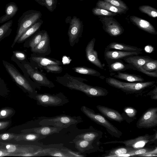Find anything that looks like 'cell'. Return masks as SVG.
Wrapping results in <instances>:
<instances>
[{"mask_svg":"<svg viewBox=\"0 0 157 157\" xmlns=\"http://www.w3.org/2000/svg\"><path fill=\"white\" fill-rule=\"evenodd\" d=\"M56 78V81L62 85L71 90L81 91L90 97L105 96L108 94V91L104 88L89 85L82 81L84 79L74 77L67 73Z\"/></svg>","mask_w":157,"mask_h":157,"instance_id":"6da1fadb","label":"cell"},{"mask_svg":"<svg viewBox=\"0 0 157 157\" xmlns=\"http://www.w3.org/2000/svg\"><path fill=\"white\" fill-rule=\"evenodd\" d=\"M0 149L10 155L26 156H45L48 151L47 148L1 142H0Z\"/></svg>","mask_w":157,"mask_h":157,"instance_id":"7a4b0ae2","label":"cell"},{"mask_svg":"<svg viewBox=\"0 0 157 157\" xmlns=\"http://www.w3.org/2000/svg\"><path fill=\"white\" fill-rule=\"evenodd\" d=\"M105 82L109 86L128 94L140 93L146 89L153 86L155 83L153 81L126 82L112 77L106 78Z\"/></svg>","mask_w":157,"mask_h":157,"instance_id":"3957f363","label":"cell"},{"mask_svg":"<svg viewBox=\"0 0 157 157\" xmlns=\"http://www.w3.org/2000/svg\"><path fill=\"white\" fill-rule=\"evenodd\" d=\"M80 109L86 116L91 120L104 127L108 133L113 136L120 138L122 136V132L102 115L95 113L94 110L85 105L82 106Z\"/></svg>","mask_w":157,"mask_h":157,"instance_id":"277c9868","label":"cell"},{"mask_svg":"<svg viewBox=\"0 0 157 157\" xmlns=\"http://www.w3.org/2000/svg\"><path fill=\"white\" fill-rule=\"evenodd\" d=\"M39 124L41 126H49L66 128L71 125L76 124L83 121L81 117L78 116H71L61 115L52 117H42L40 118Z\"/></svg>","mask_w":157,"mask_h":157,"instance_id":"5b68a950","label":"cell"},{"mask_svg":"<svg viewBox=\"0 0 157 157\" xmlns=\"http://www.w3.org/2000/svg\"><path fill=\"white\" fill-rule=\"evenodd\" d=\"M40 13L38 11L29 10L23 13L18 22L17 34L12 45L13 47L22 35L39 18Z\"/></svg>","mask_w":157,"mask_h":157,"instance_id":"8992f818","label":"cell"},{"mask_svg":"<svg viewBox=\"0 0 157 157\" xmlns=\"http://www.w3.org/2000/svg\"><path fill=\"white\" fill-rule=\"evenodd\" d=\"M156 132L152 135L146 134L144 135L139 136L136 138L124 140H115L105 142L104 144H124L127 147L136 149L142 148L147 145L154 143L157 139Z\"/></svg>","mask_w":157,"mask_h":157,"instance_id":"52a82bcc","label":"cell"},{"mask_svg":"<svg viewBox=\"0 0 157 157\" xmlns=\"http://www.w3.org/2000/svg\"><path fill=\"white\" fill-rule=\"evenodd\" d=\"M35 99L38 105L45 107L63 106L69 102V100L61 93L56 95L37 94L35 95Z\"/></svg>","mask_w":157,"mask_h":157,"instance_id":"ba28073f","label":"cell"},{"mask_svg":"<svg viewBox=\"0 0 157 157\" xmlns=\"http://www.w3.org/2000/svg\"><path fill=\"white\" fill-rule=\"evenodd\" d=\"M157 126V107L146 110L139 118L136 124L138 128H150Z\"/></svg>","mask_w":157,"mask_h":157,"instance_id":"9c48e42d","label":"cell"},{"mask_svg":"<svg viewBox=\"0 0 157 157\" xmlns=\"http://www.w3.org/2000/svg\"><path fill=\"white\" fill-rule=\"evenodd\" d=\"M102 24L104 31L112 36L116 37L121 35L124 31L123 27L117 21L110 17H98Z\"/></svg>","mask_w":157,"mask_h":157,"instance_id":"30bf717a","label":"cell"},{"mask_svg":"<svg viewBox=\"0 0 157 157\" xmlns=\"http://www.w3.org/2000/svg\"><path fill=\"white\" fill-rule=\"evenodd\" d=\"M4 65L8 72L13 79L19 85L30 93L33 92V89L27 80L17 71L10 64L5 61Z\"/></svg>","mask_w":157,"mask_h":157,"instance_id":"8fae6325","label":"cell"},{"mask_svg":"<svg viewBox=\"0 0 157 157\" xmlns=\"http://www.w3.org/2000/svg\"><path fill=\"white\" fill-rule=\"evenodd\" d=\"M103 133L90 126L86 132L77 136L75 138L83 139L99 146L100 140L103 137Z\"/></svg>","mask_w":157,"mask_h":157,"instance_id":"7c38bea8","label":"cell"},{"mask_svg":"<svg viewBox=\"0 0 157 157\" xmlns=\"http://www.w3.org/2000/svg\"><path fill=\"white\" fill-rule=\"evenodd\" d=\"M82 27L81 23L79 19L74 17L70 22L68 33L69 41L71 46H73L77 42Z\"/></svg>","mask_w":157,"mask_h":157,"instance_id":"4fadbf2b","label":"cell"},{"mask_svg":"<svg viewBox=\"0 0 157 157\" xmlns=\"http://www.w3.org/2000/svg\"><path fill=\"white\" fill-rule=\"evenodd\" d=\"M95 41V38H93L88 43L85 49L86 56L90 63L103 70L104 67L98 58V52L94 49Z\"/></svg>","mask_w":157,"mask_h":157,"instance_id":"5bb4252c","label":"cell"},{"mask_svg":"<svg viewBox=\"0 0 157 157\" xmlns=\"http://www.w3.org/2000/svg\"><path fill=\"white\" fill-rule=\"evenodd\" d=\"M75 144V147L81 153L87 151V152H102L103 150L100 149L99 146L93 143L80 139H75L73 141Z\"/></svg>","mask_w":157,"mask_h":157,"instance_id":"9a60e30c","label":"cell"},{"mask_svg":"<svg viewBox=\"0 0 157 157\" xmlns=\"http://www.w3.org/2000/svg\"><path fill=\"white\" fill-rule=\"evenodd\" d=\"M25 67L31 77L40 85L50 88L53 87L54 85L45 76L38 71L35 70L29 65L25 64Z\"/></svg>","mask_w":157,"mask_h":157,"instance_id":"2e32d148","label":"cell"},{"mask_svg":"<svg viewBox=\"0 0 157 157\" xmlns=\"http://www.w3.org/2000/svg\"><path fill=\"white\" fill-rule=\"evenodd\" d=\"M140 52H130L121 51L118 50H105L104 57L107 62L120 60L130 56L138 55L142 54Z\"/></svg>","mask_w":157,"mask_h":157,"instance_id":"e0dca14e","label":"cell"},{"mask_svg":"<svg viewBox=\"0 0 157 157\" xmlns=\"http://www.w3.org/2000/svg\"><path fill=\"white\" fill-rule=\"evenodd\" d=\"M96 108L103 115L111 121L121 123L124 120L122 115L116 110L100 105H97Z\"/></svg>","mask_w":157,"mask_h":157,"instance_id":"ac0fdd59","label":"cell"},{"mask_svg":"<svg viewBox=\"0 0 157 157\" xmlns=\"http://www.w3.org/2000/svg\"><path fill=\"white\" fill-rule=\"evenodd\" d=\"M129 19L130 21L140 29L151 34H157L155 28L149 21L135 16H130Z\"/></svg>","mask_w":157,"mask_h":157,"instance_id":"d6986e66","label":"cell"},{"mask_svg":"<svg viewBox=\"0 0 157 157\" xmlns=\"http://www.w3.org/2000/svg\"><path fill=\"white\" fill-rule=\"evenodd\" d=\"M63 129V128L59 127L45 125L39 127L26 129L21 131L23 132L35 133L47 136L55 133H58Z\"/></svg>","mask_w":157,"mask_h":157,"instance_id":"ffe728a7","label":"cell"},{"mask_svg":"<svg viewBox=\"0 0 157 157\" xmlns=\"http://www.w3.org/2000/svg\"><path fill=\"white\" fill-rule=\"evenodd\" d=\"M46 156L61 157H84L79 153L75 152L66 148L59 149L51 148Z\"/></svg>","mask_w":157,"mask_h":157,"instance_id":"44dd1931","label":"cell"},{"mask_svg":"<svg viewBox=\"0 0 157 157\" xmlns=\"http://www.w3.org/2000/svg\"><path fill=\"white\" fill-rule=\"evenodd\" d=\"M137 55L128 56L123 59L131 66L132 69L136 67H142L146 63L153 59L148 56Z\"/></svg>","mask_w":157,"mask_h":157,"instance_id":"7402d4cb","label":"cell"},{"mask_svg":"<svg viewBox=\"0 0 157 157\" xmlns=\"http://www.w3.org/2000/svg\"><path fill=\"white\" fill-rule=\"evenodd\" d=\"M111 49L130 52H142L143 51V49L140 48L116 42L110 43L106 46L105 50H109Z\"/></svg>","mask_w":157,"mask_h":157,"instance_id":"603a6c76","label":"cell"},{"mask_svg":"<svg viewBox=\"0 0 157 157\" xmlns=\"http://www.w3.org/2000/svg\"><path fill=\"white\" fill-rule=\"evenodd\" d=\"M18 10L17 5L14 2H11L5 6V14L0 17V23L10 20L16 14Z\"/></svg>","mask_w":157,"mask_h":157,"instance_id":"cb8c5ba5","label":"cell"},{"mask_svg":"<svg viewBox=\"0 0 157 157\" xmlns=\"http://www.w3.org/2000/svg\"><path fill=\"white\" fill-rule=\"evenodd\" d=\"M107 62L109 70L111 72H119L130 68L132 69L131 65L129 64H124L121 60H115Z\"/></svg>","mask_w":157,"mask_h":157,"instance_id":"d4e9b609","label":"cell"},{"mask_svg":"<svg viewBox=\"0 0 157 157\" xmlns=\"http://www.w3.org/2000/svg\"><path fill=\"white\" fill-rule=\"evenodd\" d=\"M126 146H120L105 151V153L101 156L117 157L118 155L126 154L134 150Z\"/></svg>","mask_w":157,"mask_h":157,"instance_id":"484cf974","label":"cell"},{"mask_svg":"<svg viewBox=\"0 0 157 157\" xmlns=\"http://www.w3.org/2000/svg\"><path fill=\"white\" fill-rule=\"evenodd\" d=\"M96 7L106 10L115 13L117 14L125 13L127 12V11L124 9L101 0H98L96 3Z\"/></svg>","mask_w":157,"mask_h":157,"instance_id":"4316f807","label":"cell"},{"mask_svg":"<svg viewBox=\"0 0 157 157\" xmlns=\"http://www.w3.org/2000/svg\"><path fill=\"white\" fill-rule=\"evenodd\" d=\"M113 77L118 79L123 80L130 82H142L144 79L139 75L117 72V74L114 75Z\"/></svg>","mask_w":157,"mask_h":157,"instance_id":"83f0119b","label":"cell"},{"mask_svg":"<svg viewBox=\"0 0 157 157\" xmlns=\"http://www.w3.org/2000/svg\"><path fill=\"white\" fill-rule=\"evenodd\" d=\"M49 43L48 35L47 33L45 32L43 34L41 40L39 43L31 50L35 52L45 53L48 50Z\"/></svg>","mask_w":157,"mask_h":157,"instance_id":"f1b7e54d","label":"cell"},{"mask_svg":"<svg viewBox=\"0 0 157 157\" xmlns=\"http://www.w3.org/2000/svg\"><path fill=\"white\" fill-rule=\"evenodd\" d=\"M146 153H151L157 154V148H150L143 147L133 150L128 153L118 155V157L134 156Z\"/></svg>","mask_w":157,"mask_h":157,"instance_id":"f546056e","label":"cell"},{"mask_svg":"<svg viewBox=\"0 0 157 157\" xmlns=\"http://www.w3.org/2000/svg\"><path fill=\"white\" fill-rule=\"evenodd\" d=\"M47 136L33 133L21 135H16L14 139L17 141L24 140L35 141L45 138Z\"/></svg>","mask_w":157,"mask_h":157,"instance_id":"4dcf8cb0","label":"cell"},{"mask_svg":"<svg viewBox=\"0 0 157 157\" xmlns=\"http://www.w3.org/2000/svg\"><path fill=\"white\" fill-rule=\"evenodd\" d=\"M32 59L39 66L42 67L49 65H59L62 64L61 62L59 60L42 57H32Z\"/></svg>","mask_w":157,"mask_h":157,"instance_id":"1f68e13d","label":"cell"},{"mask_svg":"<svg viewBox=\"0 0 157 157\" xmlns=\"http://www.w3.org/2000/svg\"><path fill=\"white\" fill-rule=\"evenodd\" d=\"M72 69L79 74L98 77L101 78L102 77L99 72L91 68L85 67H73Z\"/></svg>","mask_w":157,"mask_h":157,"instance_id":"d6a6232c","label":"cell"},{"mask_svg":"<svg viewBox=\"0 0 157 157\" xmlns=\"http://www.w3.org/2000/svg\"><path fill=\"white\" fill-rule=\"evenodd\" d=\"M41 24V22H38L34 23L22 35L17 42H20L24 41L36 31Z\"/></svg>","mask_w":157,"mask_h":157,"instance_id":"836d02e7","label":"cell"},{"mask_svg":"<svg viewBox=\"0 0 157 157\" xmlns=\"http://www.w3.org/2000/svg\"><path fill=\"white\" fill-rule=\"evenodd\" d=\"M138 9L141 13L146 14L151 17L155 18L157 17V10L150 6L142 5Z\"/></svg>","mask_w":157,"mask_h":157,"instance_id":"e575fe53","label":"cell"},{"mask_svg":"<svg viewBox=\"0 0 157 157\" xmlns=\"http://www.w3.org/2000/svg\"><path fill=\"white\" fill-rule=\"evenodd\" d=\"M92 12L94 15L98 16V17H113L117 15L115 13L97 7L93 8L92 10Z\"/></svg>","mask_w":157,"mask_h":157,"instance_id":"d590c367","label":"cell"},{"mask_svg":"<svg viewBox=\"0 0 157 157\" xmlns=\"http://www.w3.org/2000/svg\"><path fill=\"white\" fill-rule=\"evenodd\" d=\"M13 23V20H10L0 26V39L10 33Z\"/></svg>","mask_w":157,"mask_h":157,"instance_id":"8d00e7d4","label":"cell"},{"mask_svg":"<svg viewBox=\"0 0 157 157\" xmlns=\"http://www.w3.org/2000/svg\"><path fill=\"white\" fill-rule=\"evenodd\" d=\"M137 113V111L134 108L131 107H126L124 108V113L122 115L124 119L126 118V120L127 118H129L128 120H130H130L131 119L132 120L136 118Z\"/></svg>","mask_w":157,"mask_h":157,"instance_id":"74e56055","label":"cell"},{"mask_svg":"<svg viewBox=\"0 0 157 157\" xmlns=\"http://www.w3.org/2000/svg\"><path fill=\"white\" fill-rule=\"evenodd\" d=\"M141 67L148 71L151 72L157 70V60L153 59L146 63Z\"/></svg>","mask_w":157,"mask_h":157,"instance_id":"f35d334b","label":"cell"},{"mask_svg":"<svg viewBox=\"0 0 157 157\" xmlns=\"http://www.w3.org/2000/svg\"><path fill=\"white\" fill-rule=\"evenodd\" d=\"M108 2L115 6L124 9L126 11L129 10L126 4L121 0H101Z\"/></svg>","mask_w":157,"mask_h":157,"instance_id":"ab89813d","label":"cell"},{"mask_svg":"<svg viewBox=\"0 0 157 157\" xmlns=\"http://www.w3.org/2000/svg\"><path fill=\"white\" fill-rule=\"evenodd\" d=\"M42 67L48 72L52 73H60L62 70V67L58 65H49Z\"/></svg>","mask_w":157,"mask_h":157,"instance_id":"60d3db41","label":"cell"},{"mask_svg":"<svg viewBox=\"0 0 157 157\" xmlns=\"http://www.w3.org/2000/svg\"><path fill=\"white\" fill-rule=\"evenodd\" d=\"M42 35L41 33L37 34L30 41L29 45L31 49L33 48L39 43L41 40Z\"/></svg>","mask_w":157,"mask_h":157,"instance_id":"b9f144b4","label":"cell"},{"mask_svg":"<svg viewBox=\"0 0 157 157\" xmlns=\"http://www.w3.org/2000/svg\"><path fill=\"white\" fill-rule=\"evenodd\" d=\"M133 69L137 70L151 77L155 78L157 77V70L151 72L148 71L143 69L141 67H134Z\"/></svg>","mask_w":157,"mask_h":157,"instance_id":"7bdbcfd3","label":"cell"},{"mask_svg":"<svg viewBox=\"0 0 157 157\" xmlns=\"http://www.w3.org/2000/svg\"><path fill=\"white\" fill-rule=\"evenodd\" d=\"M13 110L10 109L5 108L0 110V119L9 117L13 113Z\"/></svg>","mask_w":157,"mask_h":157,"instance_id":"ee69618b","label":"cell"},{"mask_svg":"<svg viewBox=\"0 0 157 157\" xmlns=\"http://www.w3.org/2000/svg\"><path fill=\"white\" fill-rule=\"evenodd\" d=\"M16 135L10 133H4L0 134V140H7L14 139Z\"/></svg>","mask_w":157,"mask_h":157,"instance_id":"f6af8a7d","label":"cell"},{"mask_svg":"<svg viewBox=\"0 0 157 157\" xmlns=\"http://www.w3.org/2000/svg\"><path fill=\"white\" fill-rule=\"evenodd\" d=\"M147 95H150L151 99L157 100V87L155 86V88L149 92Z\"/></svg>","mask_w":157,"mask_h":157,"instance_id":"bcb514c9","label":"cell"},{"mask_svg":"<svg viewBox=\"0 0 157 157\" xmlns=\"http://www.w3.org/2000/svg\"><path fill=\"white\" fill-rule=\"evenodd\" d=\"M13 53L15 57L20 60H23L25 58V55L21 52L15 51L13 52Z\"/></svg>","mask_w":157,"mask_h":157,"instance_id":"7dc6e473","label":"cell"},{"mask_svg":"<svg viewBox=\"0 0 157 157\" xmlns=\"http://www.w3.org/2000/svg\"><path fill=\"white\" fill-rule=\"evenodd\" d=\"M9 121H0V130L6 128L9 125Z\"/></svg>","mask_w":157,"mask_h":157,"instance_id":"c3c4849f","label":"cell"},{"mask_svg":"<svg viewBox=\"0 0 157 157\" xmlns=\"http://www.w3.org/2000/svg\"><path fill=\"white\" fill-rule=\"evenodd\" d=\"M157 154H151V153H146L142 155H140L137 156H145V157H151V156H157Z\"/></svg>","mask_w":157,"mask_h":157,"instance_id":"681fc988","label":"cell"},{"mask_svg":"<svg viewBox=\"0 0 157 157\" xmlns=\"http://www.w3.org/2000/svg\"><path fill=\"white\" fill-rule=\"evenodd\" d=\"M10 155V154L0 149V156Z\"/></svg>","mask_w":157,"mask_h":157,"instance_id":"f907efd6","label":"cell"},{"mask_svg":"<svg viewBox=\"0 0 157 157\" xmlns=\"http://www.w3.org/2000/svg\"><path fill=\"white\" fill-rule=\"evenodd\" d=\"M46 4L48 6L50 7L52 5V0H45Z\"/></svg>","mask_w":157,"mask_h":157,"instance_id":"816d5d0a","label":"cell"}]
</instances>
